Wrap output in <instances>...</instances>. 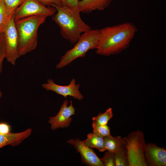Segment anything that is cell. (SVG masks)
I'll use <instances>...</instances> for the list:
<instances>
[{
    "mask_svg": "<svg viewBox=\"0 0 166 166\" xmlns=\"http://www.w3.org/2000/svg\"><path fill=\"white\" fill-rule=\"evenodd\" d=\"M100 36L96 53L109 56L117 54L127 48L137 31L130 22L107 26L100 30Z\"/></svg>",
    "mask_w": 166,
    "mask_h": 166,
    "instance_id": "obj_1",
    "label": "cell"
},
{
    "mask_svg": "<svg viewBox=\"0 0 166 166\" xmlns=\"http://www.w3.org/2000/svg\"><path fill=\"white\" fill-rule=\"evenodd\" d=\"M56 11L53 21L59 27L62 36L71 43H76L81 35L92 29L81 19L79 9L65 6L53 7Z\"/></svg>",
    "mask_w": 166,
    "mask_h": 166,
    "instance_id": "obj_2",
    "label": "cell"
},
{
    "mask_svg": "<svg viewBox=\"0 0 166 166\" xmlns=\"http://www.w3.org/2000/svg\"><path fill=\"white\" fill-rule=\"evenodd\" d=\"M47 17L42 15H34L15 21L18 37V51L20 57L36 48L38 28Z\"/></svg>",
    "mask_w": 166,
    "mask_h": 166,
    "instance_id": "obj_3",
    "label": "cell"
},
{
    "mask_svg": "<svg viewBox=\"0 0 166 166\" xmlns=\"http://www.w3.org/2000/svg\"><path fill=\"white\" fill-rule=\"evenodd\" d=\"M100 36L99 29H91L83 33L73 47L67 51L61 57L56 68L62 69L76 59L85 57L89 50L96 49L98 44Z\"/></svg>",
    "mask_w": 166,
    "mask_h": 166,
    "instance_id": "obj_4",
    "label": "cell"
},
{
    "mask_svg": "<svg viewBox=\"0 0 166 166\" xmlns=\"http://www.w3.org/2000/svg\"><path fill=\"white\" fill-rule=\"evenodd\" d=\"M128 160V166H147L144 157L146 144L144 133L140 130L134 131L124 137Z\"/></svg>",
    "mask_w": 166,
    "mask_h": 166,
    "instance_id": "obj_5",
    "label": "cell"
},
{
    "mask_svg": "<svg viewBox=\"0 0 166 166\" xmlns=\"http://www.w3.org/2000/svg\"><path fill=\"white\" fill-rule=\"evenodd\" d=\"M3 33L5 42V58L11 64L15 65L20 56L18 51V37L13 15L6 25Z\"/></svg>",
    "mask_w": 166,
    "mask_h": 166,
    "instance_id": "obj_6",
    "label": "cell"
},
{
    "mask_svg": "<svg viewBox=\"0 0 166 166\" xmlns=\"http://www.w3.org/2000/svg\"><path fill=\"white\" fill-rule=\"evenodd\" d=\"M56 11L54 7L46 6L37 0H24L14 14V21L28 16L42 15L53 16Z\"/></svg>",
    "mask_w": 166,
    "mask_h": 166,
    "instance_id": "obj_7",
    "label": "cell"
},
{
    "mask_svg": "<svg viewBox=\"0 0 166 166\" xmlns=\"http://www.w3.org/2000/svg\"><path fill=\"white\" fill-rule=\"evenodd\" d=\"M80 86V84H76L75 78L72 79L69 84L67 85H57L52 79H48L47 82L42 84V88L47 91H53L65 98L68 96H69L79 101L84 98L79 90Z\"/></svg>",
    "mask_w": 166,
    "mask_h": 166,
    "instance_id": "obj_8",
    "label": "cell"
},
{
    "mask_svg": "<svg viewBox=\"0 0 166 166\" xmlns=\"http://www.w3.org/2000/svg\"><path fill=\"white\" fill-rule=\"evenodd\" d=\"M68 105V101L65 100L57 114L49 118L48 123L50 124L52 130L67 128L70 125L72 121L71 117L75 114V110L71 101L70 105Z\"/></svg>",
    "mask_w": 166,
    "mask_h": 166,
    "instance_id": "obj_9",
    "label": "cell"
},
{
    "mask_svg": "<svg viewBox=\"0 0 166 166\" xmlns=\"http://www.w3.org/2000/svg\"><path fill=\"white\" fill-rule=\"evenodd\" d=\"M67 143L74 147L81 156L82 162L90 166H104L101 158H100L92 148L88 147L78 138L70 139Z\"/></svg>",
    "mask_w": 166,
    "mask_h": 166,
    "instance_id": "obj_10",
    "label": "cell"
},
{
    "mask_svg": "<svg viewBox=\"0 0 166 166\" xmlns=\"http://www.w3.org/2000/svg\"><path fill=\"white\" fill-rule=\"evenodd\" d=\"M144 157L148 165L166 166V150L155 144H146L144 149Z\"/></svg>",
    "mask_w": 166,
    "mask_h": 166,
    "instance_id": "obj_11",
    "label": "cell"
},
{
    "mask_svg": "<svg viewBox=\"0 0 166 166\" xmlns=\"http://www.w3.org/2000/svg\"><path fill=\"white\" fill-rule=\"evenodd\" d=\"M32 129L28 128L19 132L0 134V149L6 145L15 146L20 144L31 134Z\"/></svg>",
    "mask_w": 166,
    "mask_h": 166,
    "instance_id": "obj_12",
    "label": "cell"
},
{
    "mask_svg": "<svg viewBox=\"0 0 166 166\" xmlns=\"http://www.w3.org/2000/svg\"><path fill=\"white\" fill-rule=\"evenodd\" d=\"M112 0H81L78 7L80 12L89 14L95 10H104L110 5Z\"/></svg>",
    "mask_w": 166,
    "mask_h": 166,
    "instance_id": "obj_13",
    "label": "cell"
},
{
    "mask_svg": "<svg viewBox=\"0 0 166 166\" xmlns=\"http://www.w3.org/2000/svg\"><path fill=\"white\" fill-rule=\"evenodd\" d=\"M105 149L116 153L125 148L126 140L121 136H107L104 137Z\"/></svg>",
    "mask_w": 166,
    "mask_h": 166,
    "instance_id": "obj_14",
    "label": "cell"
},
{
    "mask_svg": "<svg viewBox=\"0 0 166 166\" xmlns=\"http://www.w3.org/2000/svg\"><path fill=\"white\" fill-rule=\"evenodd\" d=\"M87 146L98 149L100 152L106 150L104 144V138L100 137L93 133H90L87 135L86 140H82Z\"/></svg>",
    "mask_w": 166,
    "mask_h": 166,
    "instance_id": "obj_15",
    "label": "cell"
},
{
    "mask_svg": "<svg viewBox=\"0 0 166 166\" xmlns=\"http://www.w3.org/2000/svg\"><path fill=\"white\" fill-rule=\"evenodd\" d=\"M12 17L8 12L4 0H0V32H3L6 25Z\"/></svg>",
    "mask_w": 166,
    "mask_h": 166,
    "instance_id": "obj_16",
    "label": "cell"
},
{
    "mask_svg": "<svg viewBox=\"0 0 166 166\" xmlns=\"http://www.w3.org/2000/svg\"><path fill=\"white\" fill-rule=\"evenodd\" d=\"M113 117L112 109L109 108L103 113H99L98 115L92 118L93 121L96 124L101 125L107 124L109 120Z\"/></svg>",
    "mask_w": 166,
    "mask_h": 166,
    "instance_id": "obj_17",
    "label": "cell"
},
{
    "mask_svg": "<svg viewBox=\"0 0 166 166\" xmlns=\"http://www.w3.org/2000/svg\"><path fill=\"white\" fill-rule=\"evenodd\" d=\"M92 126L93 128V133L96 135L102 138L107 136H112L110 133V128L107 124L101 125L93 121Z\"/></svg>",
    "mask_w": 166,
    "mask_h": 166,
    "instance_id": "obj_18",
    "label": "cell"
},
{
    "mask_svg": "<svg viewBox=\"0 0 166 166\" xmlns=\"http://www.w3.org/2000/svg\"><path fill=\"white\" fill-rule=\"evenodd\" d=\"M114 153L116 166H128V156L125 148Z\"/></svg>",
    "mask_w": 166,
    "mask_h": 166,
    "instance_id": "obj_19",
    "label": "cell"
},
{
    "mask_svg": "<svg viewBox=\"0 0 166 166\" xmlns=\"http://www.w3.org/2000/svg\"><path fill=\"white\" fill-rule=\"evenodd\" d=\"M24 0H4L8 12L12 17L16 9L22 3Z\"/></svg>",
    "mask_w": 166,
    "mask_h": 166,
    "instance_id": "obj_20",
    "label": "cell"
},
{
    "mask_svg": "<svg viewBox=\"0 0 166 166\" xmlns=\"http://www.w3.org/2000/svg\"><path fill=\"white\" fill-rule=\"evenodd\" d=\"M5 42L4 34L0 32V75L2 71L3 63L5 58Z\"/></svg>",
    "mask_w": 166,
    "mask_h": 166,
    "instance_id": "obj_21",
    "label": "cell"
},
{
    "mask_svg": "<svg viewBox=\"0 0 166 166\" xmlns=\"http://www.w3.org/2000/svg\"><path fill=\"white\" fill-rule=\"evenodd\" d=\"M104 166H115L114 153L108 151L105 152L101 158Z\"/></svg>",
    "mask_w": 166,
    "mask_h": 166,
    "instance_id": "obj_22",
    "label": "cell"
},
{
    "mask_svg": "<svg viewBox=\"0 0 166 166\" xmlns=\"http://www.w3.org/2000/svg\"><path fill=\"white\" fill-rule=\"evenodd\" d=\"M63 6L76 9H79V0H61Z\"/></svg>",
    "mask_w": 166,
    "mask_h": 166,
    "instance_id": "obj_23",
    "label": "cell"
},
{
    "mask_svg": "<svg viewBox=\"0 0 166 166\" xmlns=\"http://www.w3.org/2000/svg\"><path fill=\"white\" fill-rule=\"evenodd\" d=\"M40 2L45 6H51L53 7L55 6H63L61 0H37Z\"/></svg>",
    "mask_w": 166,
    "mask_h": 166,
    "instance_id": "obj_24",
    "label": "cell"
},
{
    "mask_svg": "<svg viewBox=\"0 0 166 166\" xmlns=\"http://www.w3.org/2000/svg\"><path fill=\"white\" fill-rule=\"evenodd\" d=\"M11 126L8 124L0 123V134H6L10 132Z\"/></svg>",
    "mask_w": 166,
    "mask_h": 166,
    "instance_id": "obj_25",
    "label": "cell"
},
{
    "mask_svg": "<svg viewBox=\"0 0 166 166\" xmlns=\"http://www.w3.org/2000/svg\"><path fill=\"white\" fill-rule=\"evenodd\" d=\"M2 93L1 90H0V99L2 97Z\"/></svg>",
    "mask_w": 166,
    "mask_h": 166,
    "instance_id": "obj_26",
    "label": "cell"
}]
</instances>
